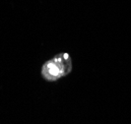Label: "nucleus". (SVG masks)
Here are the masks:
<instances>
[{"mask_svg":"<svg viewBox=\"0 0 131 124\" xmlns=\"http://www.w3.org/2000/svg\"><path fill=\"white\" fill-rule=\"evenodd\" d=\"M73 70L72 57L67 52L55 54L46 61L40 68V76L46 82H57L68 76Z\"/></svg>","mask_w":131,"mask_h":124,"instance_id":"nucleus-1","label":"nucleus"}]
</instances>
